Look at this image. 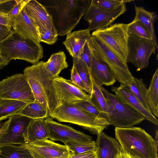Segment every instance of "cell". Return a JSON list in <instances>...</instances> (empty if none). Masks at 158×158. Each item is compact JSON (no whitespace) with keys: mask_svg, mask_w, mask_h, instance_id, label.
<instances>
[{"mask_svg":"<svg viewBox=\"0 0 158 158\" xmlns=\"http://www.w3.org/2000/svg\"><path fill=\"white\" fill-rule=\"evenodd\" d=\"M45 65L48 71L55 77L59 76L62 70L69 66L65 54L62 51L52 54L45 62Z\"/></svg>","mask_w":158,"mask_h":158,"instance_id":"25","label":"cell"},{"mask_svg":"<svg viewBox=\"0 0 158 158\" xmlns=\"http://www.w3.org/2000/svg\"><path fill=\"white\" fill-rule=\"evenodd\" d=\"M23 9L38 28L40 33L54 25L51 16L44 6L38 1L27 0Z\"/></svg>","mask_w":158,"mask_h":158,"instance_id":"16","label":"cell"},{"mask_svg":"<svg viewBox=\"0 0 158 158\" xmlns=\"http://www.w3.org/2000/svg\"><path fill=\"white\" fill-rule=\"evenodd\" d=\"M128 32L129 34H133L142 38L153 40L147 28L138 20L134 19L132 22L129 23Z\"/></svg>","mask_w":158,"mask_h":158,"instance_id":"34","label":"cell"},{"mask_svg":"<svg viewBox=\"0 0 158 158\" xmlns=\"http://www.w3.org/2000/svg\"><path fill=\"white\" fill-rule=\"evenodd\" d=\"M0 24L11 27L8 14L0 12Z\"/></svg>","mask_w":158,"mask_h":158,"instance_id":"42","label":"cell"},{"mask_svg":"<svg viewBox=\"0 0 158 158\" xmlns=\"http://www.w3.org/2000/svg\"><path fill=\"white\" fill-rule=\"evenodd\" d=\"M147 97L151 109V113L158 117V69L157 68L150 82L147 90Z\"/></svg>","mask_w":158,"mask_h":158,"instance_id":"29","label":"cell"},{"mask_svg":"<svg viewBox=\"0 0 158 158\" xmlns=\"http://www.w3.org/2000/svg\"><path fill=\"white\" fill-rule=\"evenodd\" d=\"M127 85L141 103L151 113V109L147 95L148 89L143 79H139L134 77L130 83Z\"/></svg>","mask_w":158,"mask_h":158,"instance_id":"27","label":"cell"},{"mask_svg":"<svg viewBox=\"0 0 158 158\" xmlns=\"http://www.w3.org/2000/svg\"><path fill=\"white\" fill-rule=\"evenodd\" d=\"M68 158H98L96 151L81 154H74L69 151Z\"/></svg>","mask_w":158,"mask_h":158,"instance_id":"40","label":"cell"},{"mask_svg":"<svg viewBox=\"0 0 158 158\" xmlns=\"http://www.w3.org/2000/svg\"></svg>","mask_w":158,"mask_h":158,"instance_id":"49","label":"cell"},{"mask_svg":"<svg viewBox=\"0 0 158 158\" xmlns=\"http://www.w3.org/2000/svg\"><path fill=\"white\" fill-rule=\"evenodd\" d=\"M91 51L92 59L89 68L91 77L99 85H112L117 81L114 74L106 63L92 50Z\"/></svg>","mask_w":158,"mask_h":158,"instance_id":"18","label":"cell"},{"mask_svg":"<svg viewBox=\"0 0 158 158\" xmlns=\"http://www.w3.org/2000/svg\"><path fill=\"white\" fill-rule=\"evenodd\" d=\"M0 54L10 60L19 59L33 64L44 56L43 48L13 30L7 38L0 42Z\"/></svg>","mask_w":158,"mask_h":158,"instance_id":"4","label":"cell"},{"mask_svg":"<svg viewBox=\"0 0 158 158\" xmlns=\"http://www.w3.org/2000/svg\"><path fill=\"white\" fill-rule=\"evenodd\" d=\"M92 81V90L89 94L91 101L100 110L108 115L110 107L108 101L101 89V86L96 83L91 77Z\"/></svg>","mask_w":158,"mask_h":158,"instance_id":"30","label":"cell"},{"mask_svg":"<svg viewBox=\"0 0 158 158\" xmlns=\"http://www.w3.org/2000/svg\"><path fill=\"white\" fill-rule=\"evenodd\" d=\"M89 43L91 50L107 65L117 81L121 83L129 84L134 77L129 70L127 62L94 37L91 36Z\"/></svg>","mask_w":158,"mask_h":158,"instance_id":"8","label":"cell"},{"mask_svg":"<svg viewBox=\"0 0 158 158\" xmlns=\"http://www.w3.org/2000/svg\"><path fill=\"white\" fill-rule=\"evenodd\" d=\"M4 0H0V4L2 3V2H3L4 1Z\"/></svg>","mask_w":158,"mask_h":158,"instance_id":"47","label":"cell"},{"mask_svg":"<svg viewBox=\"0 0 158 158\" xmlns=\"http://www.w3.org/2000/svg\"><path fill=\"white\" fill-rule=\"evenodd\" d=\"M117 158H131L129 156L124 153L123 151L118 154Z\"/></svg>","mask_w":158,"mask_h":158,"instance_id":"45","label":"cell"},{"mask_svg":"<svg viewBox=\"0 0 158 158\" xmlns=\"http://www.w3.org/2000/svg\"><path fill=\"white\" fill-rule=\"evenodd\" d=\"M10 120V119L9 118L8 120L5 122L1 125L0 128V139L7 129ZM1 147L0 145V149Z\"/></svg>","mask_w":158,"mask_h":158,"instance_id":"44","label":"cell"},{"mask_svg":"<svg viewBox=\"0 0 158 158\" xmlns=\"http://www.w3.org/2000/svg\"><path fill=\"white\" fill-rule=\"evenodd\" d=\"M111 89L123 102L141 114L146 120L150 121L156 125H158L157 118L143 106L130 90L127 85L121 83L120 85L118 87H112Z\"/></svg>","mask_w":158,"mask_h":158,"instance_id":"19","label":"cell"},{"mask_svg":"<svg viewBox=\"0 0 158 158\" xmlns=\"http://www.w3.org/2000/svg\"><path fill=\"white\" fill-rule=\"evenodd\" d=\"M42 4L51 16L59 36L71 32L84 16L90 0H47Z\"/></svg>","mask_w":158,"mask_h":158,"instance_id":"1","label":"cell"},{"mask_svg":"<svg viewBox=\"0 0 158 158\" xmlns=\"http://www.w3.org/2000/svg\"><path fill=\"white\" fill-rule=\"evenodd\" d=\"M70 80L81 89L85 91V85L76 68L73 65L71 70Z\"/></svg>","mask_w":158,"mask_h":158,"instance_id":"38","label":"cell"},{"mask_svg":"<svg viewBox=\"0 0 158 158\" xmlns=\"http://www.w3.org/2000/svg\"><path fill=\"white\" fill-rule=\"evenodd\" d=\"M128 24L115 23L94 31L91 35L103 43L118 57L126 61Z\"/></svg>","mask_w":158,"mask_h":158,"instance_id":"7","label":"cell"},{"mask_svg":"<svg viewBox=\"0 0 158 158\" xmlns=\"http://www.w3.org/2000/svg\"><path fill=\"white\" fill-rule=\"evenodd\" d=\"M34 95L35 100L48 111L49 114L60 105L53 84V77L47 69L45 62L39 61L23 70Z\"/></svg>","mask_w":158,"mask_h":158,"instance_id":"2","label":"cell"},{"mask_svg":"<svg viewBox=\"0 0 158 158\" xmlns=\"http://www.w3.org/2000/svg\"><path fill=\"white\" fill-rule=\"evenodd\" d=\"M40 34L41 42L49 45L54 44L58 39V34L54 25Z\"/></svg>","mask_w":158,"mask_h":158,"instance_id":"36","label":"cell"},{"mask_svg":"<svg viewBox=\"0 0 158 158\" xmlns=\"http://www.w3.org/2000/svg\"><path fill=\"white\" fill-rule=\"evenodd\" d=\"M23 136L26 144L48 139V133L44 120L32 119Z\"/></svg>","mask_w":158,"mask_h":158,"instance_id":"22","label":"cell"},{"mask_svg":"<svg viewBox=\"0 0 158 158\" xmlns=\"http://www.w3.org/2000/svg\"><path fill=\"white\" fill-rule=\"evenodd\" d=\"M49 116L59 122L78 125L97 135L110 125L107 119L93 115L69 104L58 106Z\"/></svg>","mask_w":158,"mask_h":158,"instance_id":"5","label":"cell"},{"mask_svg":"<svg viewBox=\"0 0 158 158\" xmlns=\"http://www.w3.org/2000/svg\"><path fill=\"white\" fill-rule=\"evenodd\" d=\"M27 1V0H18L17 3L8 15L9 20L20 13L23 9Z\"/></svg>","mask_w":158,"mask_h":158,"instance_id":"39","label":"cell"},{"mask_svg":"<svg viewBox=\"0 0 158 158\" xmlns=\"http://www.w3.org/2000/svg\"><path fill=\"white\" fill-rule=\"evenodd\" d=\"M73 65L83 81L86 88L85 91L90 94L92 90V81L89 69L86 64L81 59L73 58Z\"/></svg>","mask_w":158,"mask_h":158,"instance_id":"31","label":"cell"},{"mask_svg":"<svg viewBox=\"0 0 158 158\" xmlns=\"http://www.w3.org/2000/svg\"><path fill=\"white\" fill-rule=\"evenodd\" d=\"M9 20L14 31L36 44H40L41 41L38 29L23 9Z\"/></svg>","mask_w":158,"mask_h":158,"instance_id":"17","label":"cell"},{"mask_svg":"<svg viewBox=\"0 0 158 158\" xmlns=\"http://www.w3.org/2000/svg\"><path fill=\"white\" fill-rule=\"evenodd\" d=\"M10 61V60L6 58L0 54V70L7 65Z\"/></svg>","mask_w":158,"mask_h":158,"instance_id":"43","label":"cell"},{"mask_svg":"<svg viewBox=\"0 0 158 158\" xmlns=\"http://www.w3.org/2000/svg\"><path fill=\"white\" fill-rule=\"evenodd\" d=\"M25 145L33 158H56L68 155L69 150L65 145L45 139L26 143Z\"/></svg>","mask_w":158,"mask_h":158,"instance_id":"15","label":"cell"},{"mask_svg":"<svg viewBox=\"0 0 158 158\" xmlns=\"http://www.w3.org/2000/svg\"><path fill=\"white\" fill-rule=\"evenodd\" d=\"M13 31L11 27L0 24V42L7 38Z\"/></svg>","mask_w":158,"mask_h":158,"instance_id":"41","label":"cell"},{"mask_svg":"<svg viewBox=\"0 0 158 158\" xmlns=\"http://www.w3.org/2000/svg\"><path fill=\"white\" fill-rule=\"evenodd\" d=\"M48 133V139L60 141L64 143L67 141L87 142L92 140V138L72 127L54 121L49 117L44 120Z\"/></svg>","mask_w":158,"mask_h":158,"instance_id":"12","label":"cell"},{"mask_svg":"<svg viewBox=\"0 0 158 158\" xmlns=\"http://www.w3.org/2000/svg\"><path fill=\"white\" fill-rule=\"evenodd\" d=\"M68 155H66V156H62L58 157L50 158H68Z\"/></svg>","mask_w":158,"mask_h":158,"instance_id":"46","label":"cell"},{"mask_svg":"<svg viewBox=\"0 0 158 158\" xmlns=\"http://www.w3.org/2000/svg\"><path fill=\"white\" fill-rule=\"evenodd\" d=\"M78 109L93 115L107 119L108 115L99 109L89 99L80 101L72 103H70Z\"/></svg>","mask_w":158,"mask_h":158,"instance_id":"33","label":"cell"},{"mask_svg":"<svg viewBox=\"0 0 158 158\" xmlns=\"http://www.w3.org/2000/svg\"><path fill=\"white\" fill-rule=\"evenodd\" d=\"M9 118L10 120L7 128L0 139L1 146L25 144L23 134L32 119L19 114Z\"/></svg>","mask_w":158,"mask_h":158,"instance_id":"13","label":"cell"},{"mask_svg":"<svg viewBox=\"0 0 158 158\" xmlns=\"http://www.w3.org/2000/svg\"><path fill=\"white\" fill-rule=\"evenodd\" d=\"M74 154H81L96 151V143L92 140L87 142L67 141L64 143Z\"/></svg>","mask_w":158,"mask_h":158,"instance_id":"32","label":"cell"},{"mask_svg":"<svg viewBox=\"0 0 158 158\" xmlns=\"http://www.w3.org/2000/svg\"><path fill=\"white\" fill-rule=\"evenodd\" d=\"M91 36L87 29L74 31L67 35L63 43L73 58H79L85 44Z\"/></svg>","mask_w":158,"mask_h":158,"instance_id":"21","label":"cell"},{"mask_svg":"<svg viewBox=\"0 0 158 158\" xmlns=\"http://www.w3.org/2000/svg\"><path fill=\"white\" fill-rule=\"evenodd\" d=\"M157 49L158 44L154 40L129 34L126 62L132 63L136 71H140L148 66L150 56Z\"/></svg>","mask_w":158,"mask_h":158,"instance_id":"9","label":"cell"},{"mask_svg":"<svg viewBox=\"0 0 158 158\" xmlns=\"http://www.w3.org/2000/svg\"><path fill=\"white\" fill-rule=\"evenodd\" d=\"M101 89L110 106L107 121L110 125L115 127H129L146 120L139 112L124 103L103 85L101 86Z\"/></svg>","mask_w":158,"mask_h":158,"instance_id":"6","label":"cell"},{"mask_svg":"<svg viewBox=\"0 0 158 158\" xmlns=\"http://www.w3.org/2000/svg\"><path fill=\"white\" fill-rule=\"evenodd\" d=\"M135 15L134 19L140 21L147 28L153 40L158 44L154 29V23L158 19L156 13L146 10L142 6H135Z\"/></svg>","mask_w":158,"mask_h":158,"instance_id":"23","label":"cell"},{"mask_svg":"<svg viewBox=\"0 0 158 158\" xmlns=\"http://www.w3.org/2000/svg\"><path fill=\"white\" fill-rule=\"evenodd\" d=\"M53 81L60 105L86 100L89 97L88 94L70 80L58 76L54 78Z\"/></svg>","mask_w":158,"mask_h":158,"instance_id":"14","label":"cell"},{"mask_svg":"<svg viewBox=\"0 0 158 158\" xmlns=\"http://www.w3.org/2000/svg\"><path fill=\"white\" fill-rule=\"evenodd\" d=\"M91 2L98 7L106 10H111L120 8L127 2L133 0H92Z\"/></svg>","mask_w":158,"mask_h":158,"instance_id":"35","label":"cell"},{"mask_svg":"<svg viewBox=\"0 0 158 158\" xmlns=\"http://www.w3.org/2000/svg\"><path fill=\"white\" fill-rule=\"evenodd\" d=\"M115 134L123 152L131 158H158V143L144 129L115 127Z\"/></svg>","mask_w":158,"mask_h":158,"instance_id":"3","label":"cell"},{"mask_svg":"<svg viewBox=\"0 0 158 158\" xmlns=\"http://www.w3.org/2000/svg\"><path fill=\"white\" fill-rule=\"evenodd\" d=\"M27 104L20 101L0 98V121L18 114Z\"/></svg>","mask_w":158,"mask_h":158,"instance_id":"24","label":"cell"},{"mask_svg":"<svg viewBox=\"0 0 158 158\" xmlns=\"http://www.w3.org/2000/svg\"><path fill=\"white\" fill-rule=\"evenodd\" d=\"M0 158H33L24 145L8 144L1 146Z\"/></svg>","mask_w":158,"mask_h":158,"instance_id":"26","label":"cell"},{"mask_svg":"<svg viewBox=\"0 0 158 158\" xmlns=\"http://www.w3.org/2000/svg\"><path fill=\"white\" fill-rule=\"evenodd\" d=\"M89 40L85 43L79 57L86 64L89 70L92 59V51L89 43Z\"/></svg>","mask_w":158,"mask_h":158,"instance_id":"37","label":"cell"},{"mask_svg":"<svg viewBox=\"0 0 158 158\" xmlns=\"http://www.w3.org/2000/svg\"><path fill=\"white\" fill-rule=\"evenodd\" d=\"M18 114L23 115L32 119H44L50 117L47 109L35 100L27 104Z\"/></svg>","mask_w":158,"mask_h":158,"instance_id":"28","label":"cell"},{"mask_svg":"<svg viewBox=\"0 0 158 158\" xmlns=\"http://www.w3.org/2000/svg\"><path fill=\"white\" fill-rule=\"evenodd\" d=\"M0 98L20 101L27 104L35 99L25 75L17 73L0 81Z\"/></svg>","mask_w":158,"mask_h":158,"instance_id":"10","label":"cell"},{"mask_svg":"<svg viewBox=\"0 0 158 158\" xmlns=\"http://www.w3.org/2000/svg\"><path fill=\"white\" fill-rule=\"evenodd\" d=\"M95 141L98 158H117L122 151L120 144L116 139L103 132L97 135Z\"/></svg>","mask_w":158,"mask_h":158,"instance_id":"20","label":"cell"},{"mask_svg":"<svg viewBox=\"0 0 158 158\" xmlns=\"http://www.w3.org/2000/svg\"><path fill=\"white\" fill-rule=\"evenodd\" d=\"M1 125H0V127H1Z\"/></svg>","mask_w":158,"mask_h":158,"instance_id":"48","label":"cell"},{"mask_svg":"<svg viewBox=\"0 0 158 158\" xmlns=\"http://www.w3.org/2000/svg\"><path fill=\"white\" fill-rule=\"evenodd\" d=\"M127 10L125 5L115 10H105L96 6L91 1L84 19L88 22L89 26L87 29L90 31L107 27Z\"/></svg>","mask_w":158,"mask_h":158,"instance_id":"11","label":"cell"}]
</instances>
